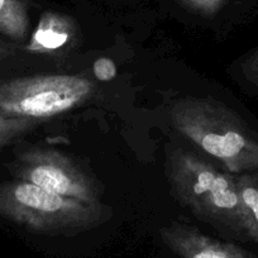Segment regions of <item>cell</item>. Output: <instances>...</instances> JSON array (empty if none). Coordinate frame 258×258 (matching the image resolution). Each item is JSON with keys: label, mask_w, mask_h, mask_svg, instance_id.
I'll use <instances>...</instances> for the list:
<instances>
[{"label": "cell", "mask_w": 258, "mask_h": 258, "mask_svg": "<svg viewBox=\"0 0 258 258\" xmlns=\"http://www.w3.org/2000/svg\"><path fill=\"white\" fill-rule=\"evenodd\" d=\"M175 128L233 173L258 172V136L228 106L186 98L171 108Z\"/></svg>", "instance_id": "1"}, {"label": "cell", "mask_w": 258, "mask_h": 258, "mask_svg": "<svg viewBox=\"0 0 258 258\" xmlns=\"http://www.w3.org/2000/svg\"><path fill=\"white\" fill-rule=\"evenodd\" d=\"M167 177L177 199L199 219L247 239L234 175L195 153L176 150L167 160Z\"/></svg>", "instance_id": "2"}, {"label": "cell", "mask_w": 258, "mask_h": 258, "mask_svg": "<svg viewBox=\"0 0 258 258\" xmlns=\"http://www.w3.org/2000/svg\"><path fill=\"white\" fill-rule=\"evenodd\" d=\"M110 209L62 197L23 180L0 182V217L29 232L75 235L106 222Z\"/></svg>", "instance_id": "3"}, {"label": "cell", "mask_w": 258, "mask_h": 258, "mask_svg": "<svg viewBox=\"0 0 258 258\" xmlns=\"http://www.w3.org/2000/svg\"><path fill=\"white\" fill-rule=\"evenodd\" d=\"M94 84L78 75H37L0 81V115L52 118L85 104Z\"/></svg>", "instance_id": "4"}, {"label": "cell", "mask_w": 258, "mask_h": 258, "mask_svg": "<svg viewBox=\"0 0 258 258\" xmlns=\"http://www.w3.org/2000/svg\"><path fill=\"white\" fill-rule=\"evenodd\" d=\"M12 173L62 197L88 204L100 203L101 190L94 178L69 156L52 148L29 147L19 152Z\"/></svg>", "instance_id": "5"}, {"label": "cell", "mask_w": 258, "mask_h": 258, "mask_svg": "<svg viewBox=\"0 0 258 258\" xmlns=\"http://www.w3.org/2000/svg\"><path fill=\"white\" fill-rule=\"evenodd\" d=\"M160 235L166 247L181 258H258L233 243L215 239L190 225L173 223L161 228Z\"/></svg>", "instance_id": "6"}, {"label": "cell", "mask_w": 258, "mask_h": 258, "mask_svg": "<svg viewBox=\"0 0 258 258\" xmlns=\"http://www.w3.org/2000/svg\"><path fill=\"white\" fill-rule=\"evenodd\" d=\"M76 33V24L70 17L46 12L41 17L26 49L32 53L57 54L73 44Z\"/></svg>", "instance_id": "7"}, {"label": "cell", "mask_w": 258, "mask_h": 258, "mask_svg": "<svg viewBox=\"0 0 258 258\" xmlns=\"http://www.w3.org/2000/svg\"><path fill=\"white\" fill-rule=\"evenodd\" d=\"M245 237L258 244V172L235 176Z\"/></svg>", "instance_id": "8"}, {"label": "cell", "mask_w": 258, "mask_h": 258, "mask_svg": "<svg viewBox=\"0 0 258 258\" xmlns=\"http://www.w3.org/2000/svg\"><path fill=\"white\" fill-rule=\"evenodd\" d=\"M29 28L26 0H0V33L16 42L26 39Z\"/></svg>", "instance_id": "9"}, {"label": "cell", "mask_w": 258, "mask_h": 258, "mask_svg": "<svg viewBox=\"0 0 258 258\" xmlns=\"http://www.w3.org/2000/svg\"><path fill=\"white\" fill-rule=\"evenodd\" d=\"M38 119L0 115V150L39 125Z\"/></svg>", "instance_id": "10"}, {"label": "cell", "mask_w": 258, "mask_h": 258, "mask_svg": "<svg viewBox=\"0 0 258 258\" xmlns=\"http://www.w3.org/2000/svg\"><path fill=\"white\" fill-rule=\"evenodd\" d=\"M178 2L182 3L186 8L205 16H212L219 12L225 3V0H178Z\"/></svg>", "instance_id": "11"}, {"label": "cell", "mask_w": 258, "mask_h": 258, "mask_svg": "<svg viewBox=\"0 0 258 258\" xmlns=\"http://www.w3.org/2000/svg\"><path fill=\"white\" fill-rule=\"evenodd\" d=\"M93 73L99 81H111L116 76V64L108 57H99L93 64Z\"/></svg>", "instance_id": "12"}, {"label": "cell", "mask_w": 258, "mask_h": 258, "mask_svg": "<svg viewBox=\"0 0 258 258\" xmlns=\"http://www.w3.org/2000/svg\"><path fill=\"white\" fill-rule=\"evenodd\" d=\"M242 70L245 78L258 86V49L245 57L242 62Z\"/></svg>", "instance_id": "13"}, {"label": "cell", "mask_w": 258, "mask_h": 258, "mask_svg": "<svg viewBox=\"0 0 258 258\" xmlns=\"http://www.w3.org/2000/svg\"><path fill=\"white\" fill-rule=\"evenodd\" d=\"M2 57H3V51L0 49V59H2Z\"/></svg>", "instance_id": "14"}]
</instances>
